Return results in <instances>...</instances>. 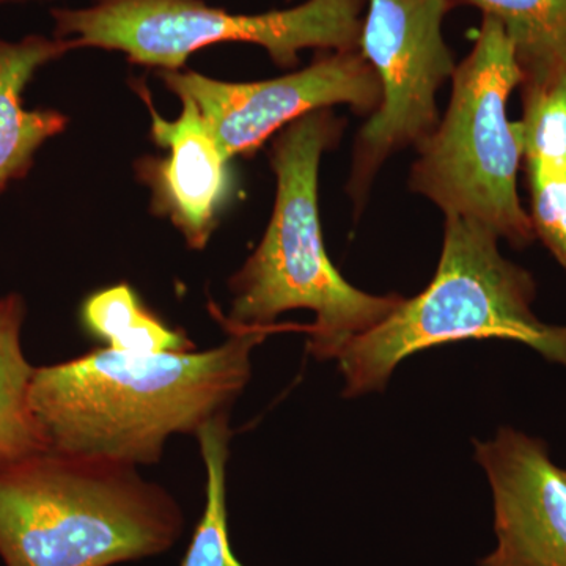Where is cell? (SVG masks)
Returning a JSON list of instances; mask_svg holds the SVG:
<instances>
[{
  "label": "cell",
  "instance_id": "obj_7",
  "mask_svg": "<svg viewBox=\"0 0 566 566\" xmlns=\"http://www.w3.org/2000/svg\"><path fill=\"white\" fill-rule=\"evenodd\" d=\"M359 51L374 66L382 99L354 144L348 192L363 202L386 159L419 148L438 128L436 93L457 65L442 35L453 0H365Z\"/></svg>",
  "mask_w": 566,
  "mask_h": 566
},
{
  "label": "cell",
  "instance_id": "obj_16",
  "mask_svg": "<svg viewBox=\"0 0 566 566\" xmlns=\"http://www.w3.org/2000/svg\"><path fill=\"white\" fill-rule=\"evenodd\" d=\"M521 93L524 117L516 126L527 172H566V76Z\"/></svg>",
  "mask_w": 566,
  "mask_h": 566
},
{
  "label": "cell",
  "instance_id": "obj_3",
  "mask_svg": "<svg viewBox=\"0 0 566 566\" xmlns=\"http://www.w3.org/2000/svg\"><path fill=\"white\" fill-rule=\"evenodd\" d=\"M181 532L172 495L134 464L48 449L0 469L6 566H111L166 553Z\"/></svg>",
  "mask_w": 566,
  "mask_h": 566
},
{
  "label": "cell",
  "instance_id": "obj_18",
  "mask_svg": "<svg viewBox=\"0 0 566 566\" xmlns=\"http://www.w3.org/2000/svg\"><path fill=\"white\" fill-rule=\"evenodd\" d=\"M46 2V0H0V6H18V3Z\"/></svg>",
  "mask_w": 566,
  "mask_h": 566
},
{
  "label": "cell",
  "instance_id": "obj_5",
  "mask_svg": "<svg viewBox=\"0 0 566 566\" xmlns=\"http://www.w3.org/2000/svg\"><path fill=\"white\" fill-rule=\"evenodd\" d=\"M452 81L444 118L417 148L409 186L446 216L471 219L513 248H527L536 237L516 189L523 148L516 123L506 117L521 73L501 22L483 14L474 50Z\"/></svg>",
  "mask_w": 566,
  "mask_h": 566
},
{
  "label": "cell",
  "instance_id": "obj_14",
  "mask_svg": "<svg viewBox=\"0 0 566 566\" xmlns=\"http://www.w3.org/2000/svg\"><path fill=\"white\" fill-rule=\"evenodd\" d=\"M82 322L111 352L132 356L192 352L182 331L170 329L150 314L128 283L93 294L82 307Z\"/></svg>",
  "mask_w": 566,
  "mask_h": 566
},
{
  "label": "cell",
  "instance_id": "obj_13",
  "mask_svg": "<svg viewBox=\"0 0 566 566\" xmlns=\"http://www.w3.org/2000/svg\"><path fill=\"white\" fill-rule=\"evenodd\" d=\"M501 22L521 73V91L566 76V0H453Z\"/></svg>",
  "mask_w": 566,
  "mask_h": 566
},
{
  "label": "cell",
  "instance_id": "obj_1",
  "mask_svg": "<svg viewBox=\"0 0 566 566\" xmlns=\"http://www.w3.org/2000/svg\"><path fill=\"white\" fill-rule=\"evenodd\" d=\"M229 334L203 353L132 356L104 348L35 368L31 403L51 449L158 463L170 434L197 433L251 378L252 349L268 329Z\"/></svg>",
  "mask_w": 566,
  "mask_h": 566
},
{
  "label": "cell",
  "instance_id": "obj_10",
  "mask_svg": "<svg viewBox=\"0 0 566 566\" xmlns=\"http://www.w3.org/2000/svg\"><path fill=\"white\" fill-rule=\"evenodd\" d=\"M180 99L182 112L175 122L159 117L147 99L153 140L169 148V156L140 161L139 175L151 188L155 210L169 216L192 249H203L229 196L230 158L197 104L188 96Z\"/></svg>",
  "mask_w": 566,
  "mask_h": 566
},
{
  "label": "cell",
  "instance_id": "obj_6",
  "mask_svg": "<svg viewBox=\"0 0 566 566\" xmlns=\"http://www.w3.org/2000/svg\"><path fill=\"white\" fill-rule=\"evenodd\" d=\"M365 0H305L260 14L230 13L203 0H96L84 9L52 10L55 39L99 48L129 62L181 69L189 55L219 43L262 46L275 65L292 69L304 50L359 48Z\"/></svg>",
  "mask_w": 566,
  "mask_h": 566
},
{
  "label": "cell",
  "instance_id": "obj_2",
  "mask_svg": "<svg viewBox=\"0 0 566 566\" xmlns=\"http://www.w3.org/2000/svg\"><path fill=\"white\" fill-rule=\"evenodd\" d=\"M345 120L319 109L286 125L274 140L277 178L273 218L262 243L230 281L227 331L268 329L283 312L307 308L308 352L338 359L354 338L374 329L405 297L365 293L335 270L323 243L318 169L323 153L340 140Z\"/></svg>",
  "mask_w": 566,
  "mask_h": 566
},
{
  "label": "cell",
  "instance_id": "obj_9",
  "mask_svg": "<svg viewBox=\"0 0 566 566\" xmlns=\"http://www.w3.org/2000/svg\"><path fill=\"white\" fill-rule=\"evenodd\" d=\"M474 446L493 491L497 539L480 566H566V469L546 442L505 427Z\"/></svg>",
  "mask_w": 566,
  "mask_h": 566
},
{
  "label": "cell",
  "instance_id": "obj_11",
  "mask_svg": "<svg viewBox=\"0 0 566 566\" xmlns=\"http://www.w3.org/2000/svg\"><path fill=\"white\" fill-rule=\"evenodd\" d=\"M71 50L73 41L43 35L0 40V193L29 174L44 142L66 128L59 111L25 109L22 93L36 70Z\"/></svg>",
  "mask_w": 566,
  "mask_h": 566
},
{
  "label": "cell",
  "instance_id": "obj_17",
  "mask_svg": "<svg viewBox=\"0 0 566 566\" xmlns=\"http://www.w3.org/2000/svg\"><path fill=\"white\" fill-rule=\"evenodd\" d=\"M535 237L566 271V172H527Z\"/></svg>",
  "mask_w": 566,
  "mask_h": 566
},
{
  "label": "cell",
  "instance_id": "obj_8",
  "mask_svg": "<svg viewBox=\"0 0 566 566\" xmlns=\"http://www.w3.org/2000/svg\"><path fill=\"white\" fill-rule=\"evenodd\" d=\"M161 80L178 96L199 107L212 136L230 159L251 155L290 123L335 104L374 115L382 92L374 66L359 48L329 51L307 69L275 80L223 82L196 71H163Z\"/></svg>",
  "mask_w": 566,
  "mask_h": 566
},
{
  "label": "cell",
  "instance_id": "obj_15",
  "mask_svg": "<svg viewBox=\"0 0 566 566\" xmlns=\"http://www.w3.org/2000/svg\"><path fill=\"white\" fill-rule=\"evenodd\" d=\"M207 465V505L181 566H244L234 557L227 527L226 471L229 424L211 422L197 433Z\"/></svg>",
  "mask_w": 566,
  "mask_h": 566
},
{
  "label": "cell",
  "instance_id": "obj_4",
  "mask_svg": "<svg viewBox=\"0 0 566 566\" xmlns=\"http://www.w3.org/2000/svg\"><path fill=\"white\" fill-rule=\"evenodd\" d=\"M535 296L534 277L502 255L497 234L471 219L446 216L441 260L430 285L401 301L338 357L345 397L385 389L412 354L464 340L517 342L566 368V324L539 322Z\"/></svg>",
  "mask_w": 566,
  "mask_h": 566
},
{
  "label": "cell",
  "instance_id": "obj_12",
  "mask_svg": "<svg viewBox=\"0 0 566 566\" xmlns=\"http://www.w3.org/2000/svg\"><path fill=\"white\" fill-rule=\"evenodd\" d=\"M24 319L20 294L0 297V469L51 449L32 409L35 367L22 353Z\"/></svg>",
  "mask_w": 566,
  "mask_h": 566
}]
</instances>
